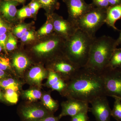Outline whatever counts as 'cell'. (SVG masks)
<instances>
[{"mask_svg": "<svg viewBox=\"0 0 121 121\" xmlns=\"http://www.w3.org/2000/svg\"><path fill=\"white\" fill-rule=\"evenodd\" d=\"M41 5L37 1H33L30 3L29 7L32 14H34L36 13L40 8Z\"/></svg>", "mask_w": 121, "mask_h": 121, "instance_id": "obj_33", "label": "cell"}, {"mask_svg": "<svg viewBox=\"0 0 121 121\" xmlns=\"http://www.w3.org/2000/svg\"><path fill=\"white\" fill-rule=\"evenodd\" d=\"M107 68L109 69H121V48L115 50L111 56Z\"/></svg>", "mask_w": 121, "mask_h": 121, "instance_id": "obj_17", "label": "cell"}, {"mask_svg": "<svg viewBox=\"0 0 121 121\" xmlns=\"http://www.w3.org/2000/svg\"><path fill=\"white\" fill-rule=\"evenodd\" d=\"M24 95L27 99L31 101H35L41 97V91L36 89H32L25 91Z\"/></svg>", "mask_w": 121, "mask_h": 121, "instance_id": "obj_21", "label": "cell"}, {"mask_svg": "<svg viewBox=\"0 0 121 121\" xmlns=\"http://www.w3.org/2000/svg\"><path fill=\"white\" fill-rule=\"evenodd\" d=\"M121 18V4L107 8L105 23L115 30H118L115 26L117 21Z\"/></svg>", "mask_w": 121, "mask_h": 121, "instance_id": "obj_13", "label": "cell"}, {"mask_svg": "<svg viewBox=\"0 0 121 121\" xmlns=\"http://www.w3.org/2000/svg\"><path fill=\"white\" fill-rule=\"evenodd\" d=\"M67 2L69 21L75 25L83 16L93 8L91 5L87 4L83 0H68Z\"/></svg>", "mask_w": 121, "mask_h": 121, "instance_id": "obj_10", "label": "cell"}, {"mask_svg": "<svg viewBox=\"0 0 121 121\" xmlns=\"http://www.w3.org/2000/svg\"><path fill=\"white\" fill-rule=\"evenodd\" d=\"M20 115L23 121H39L53 113L41 107L30 105L21 109Z\"/></svg>", "mask_w": 121, "mask_h": 121, "instance_id": "obj_8", "label": "cell"}, {"mask_svg": "<svg viewBox=\"0 0 121 121\" xmlns=\"http://www.w3.org/2000/svg\"><path fill=\"white\" fill-rule=\"evenodd\" d=\"M28 59L24 55L19 54L15 55L13 60V64L16 69L19 72H22L29 65Z\"/></svg>", "mask_w": 121, "mask_h": 121, "instance_id": "obj_16", "label": "cell"}, {"mask_svg": "<svg viewBox=\"0 0 121 121\" xmlns=\"http://www.w3.org/2000/svg\"><path fill=\"white\" fill-rule=\"evenodd\" d=\"M7 37L6 34L0 36V45L5 51H6V45L7 41Z\"/></svg>", "mask_w": 121, "mask_h": 121, "instance_id": "obj_34", "label": "cell"}, {"mask_svg": "<svg viewBox=\"0 0 121 121\" xmlns=\"http://www.w3.org/2000/svg\"><path fill=\"white\" fill-rule=\"evenodd\" d=\"M66 83L64 80L61 78L58 81L51 87L52 90L57 91L59 92H62L66 87Z\"/></svg>", "mask_w": 121, "mask_h": 121, "instance_id": "obj_25", "label": "cell"}, {"mask_svg": "<svg viewBox=\"0 0 121 121\" xmlns=\"http://www.w3.org/2000/svg\"><path fill=\"white\" fill-rule=\"evenodd\" d=\"M61 78V77L53 71H50L48 74V78L47 82V84L48 86L51 87L52 85L58 81Z\"/></svg>", "mask_w": 121, "mask_h": 121, "instance_id": "obj_23", "label": "cell"}, {"mask_svg": "<svg viewBox=\"0 0 121 121\" xmlns=\"http://www.w3.org/2000/svg\"><path fill=\"white\" fill-rule=\"evenodd\" d=\"M109 5L111 6L121 4V0H108Z\"/></svg>", "mask_w": 121, "mask_h": 121, "instance_id": "obj_38", "label": "cell"}, {"mask_svg": "<svg viewBox=\"0 0 121 121\" xmlns=\"http://www.w3.org/2000/svg\"><path fill=\"white\" fill-rule=\"evenodd\" d=\"M10 64L9 58L5 56L0 57V70H5L10 68Z\"/></svg>", "mask_w": 121, "mask_h": 121, "instance_id": "obj_29", "label": "cell"}, {"mask_svg": "<svg viewBox=\"0 0 121 121\" xmlns=\"http://www.w3.org/2000/svg\"><path fill=\"white\" fill-rule=\"evenodd\" d=\"M40 5L47 8L51 9L56 3L57 0H37Z\"/></svg>", "mask_w": 121, "mask_h": 121, "instance_id": "obj_30", "label": "cell"}, {"mask_svg": "<svg viewBox=\"0 0 121 121\" xmlns=\"http://www.w3.org/2000/svg\"><path fill=\"white\" fill-rule=\"evenodd\" d=\"M59 37L50 39L35 46L33 49L36 52L40 54H45L55 52L58 49L61 44V40Z\"/></svg>", "mask_w": 121, "mask_h": 121, "instance_id": "obj_12", "label": "cell"}, {"mask_svg": "<svg viewBox=\"0 0 121 121\" xmlns=\"http://www.w3.org/2000/svg\"><path fill=\"white\" fill-rule=\"evenodd\" d=\"M95 38L80 29L67 40L66 56L80 68L84 67L89 59L91 47Z\"/></svg>", "mask_w": 121, "mask_h": 121, "instance_id": "obj_3", "label": "cell"}, {"mask_svg": "<svg viewBox=\"0 0 121 121\" xmlns=\"http://www.w3.org/2000/svg\"><path fill=\"white\" fill-rule=\"evenodd\" d=\"M118 99H119V98H118Z\"/></svg>", "mask_w": 121, "mask_h": 121, "instance_id": "obj_44", "label": "cell"}, {"mask_svg": "<svg viewBox=\"0 0 121 121\" xmlns=\"http://www.w3.org/2000/svg\"><path fill=\"white\" fill-rule=\"evenodd\" d=\"M102 74L106 96L121 99V69L107 68Z\"/></svg>", "mask_w": 121, "mask_h": 121, "instance_id": "obj_5", "label": "cell"}, {"mask_svg": "<svg viewBox=\"0 0 121 121\" xmlns=\"http://www.w3.org/2000/svg\"><path fill=\"white\" fill-rule=\"evenodd\" d=\"M43 103L46 109L52 113L56 111L58 107V105L56 101L52 99L49 94H45L42 98Z\"/></svg>", "mask_w": 121, "mask_h": 121, "instance_id": "obj_18", "label": "cell"}, {"mask_svg": "<svg viewBox=\"0 0 121 121\" xmlns=\"http://www.w3.org/2000/svg\"><path fill=\"white\" fill-rule=\"evenodd\" d=\"M116 42L118 46V45L121 44V30L120 32V34L118 38L116 40Z\"/></svg>", "mask_w": 121, "mask_h": 121, "instance_id": "obj_39", "label": "cell"}, {"mask_svg": "<svg viewBox=\"0 0 121 121\" xmlns=\"http://www.w3.org/2000/svg\"><path fill=\"white\" fill-rule=\"evenodd\" d=\"M5 76V73L4 71L0 70V80H1L2 78H4Z\"/></svg>", "mask_w": 121, "mask_h": 121, "instance_id": "obj_40", "label": "cell"}, {"mask_svg": "<svg viewBox=\"0 0 121 121\" xmlns=\"http://www.w3.org/2000/svg\"><path fill=\"white\" fill-rule=\"evenodd\" d=\"M27 31V27L23 25H19L14 29L15 35L18 38H21Z\"/></svg>", "mask_w": 121, "mask_h": 121, "instance_id": "obj_28", "label": "cell"}, {"mask_svg": "<svg viewBox=\"0 0 121 121\" xmlns=\"http://www.w3.org/2000/svg\"><path fill=\"white\" fill-rule=\"evenodd\" d=\"M54 29L53 22H50L42 27L39 30L38 33L40 35H47L51 33Z\"/></svg>", "mask_w": 121, "mask_h": 121, "instance_id": "obj_24", "label": "cell"}, {"mask_svg": "<svg viewBox=\"0 0 121 121\" xmlns=\"http://www.w3.org/2000/svg\"><path fill=\"white\" fill-rule=\"evenodd\" d=\"M2 99V93H1V91L0 89V99Z\"/></svg>", "mask_w": 121, "mask_h": 121, "instance_id": "obj_42", "label": "cell"}, {"mask_svg": "<svg viewBox=\"0 0 121 121\" xmlns=\"http://www.w3.org/2000/svg\"><path fill=\"white\" fill-rule=\"evenodd\" d=\"M0 86L6 90L12 89L16 91L19 89L18 83L11 78L0 80Z\"/></svg>", "mask_w": 121, "mask_h": 121, "instance_id": "obj_19", "label": "cell"}, {"mask_svg": "<svg viewBox=\"0 0 121 121\" xmlns=\"http://www.w3.org/2000/svg\"><path fill=\"white\" fill-rule=\"evenodd\" d=\"M93 1L98 8H100L107 9L109 5L108 0H93Z\"/></svg>", "mask_w": 121, "mask_h": 121, "instance_id": "obj_31", "label": "cell"}, {"mask_svg": "<svg viewBox=\"0 0 121 121\" xmlns=\"http://www.w3.org/2000/svg\"><path fill=\"white\" fill-rule=\"evenodd\" d=\"M114 98L115 100L113 108L111 110V117L117 121H121V100L118 98Z\"/></svg>", "mask_w": 121, "mask_h": 121, "instance_id": "obj_20", "label": "cell"}, {"mask_svg": "<svg viewBox=\"0 0 121 121\" xmlns=\"http://www.w3.org/2000/svg\"><path fill=\"white\" fill-rule=\"evenodd\" d=\"M116 40L104 35L96 38L91 47L89 59L84 67L102 73L107 69L113 52L117 48Z\"/></svg>", "mask_w": 121, "mask_h": 121, "instance_id": "obj_2", "label": "cell"}, {"mask_svg": "<svg viewBox=\"0 0 121 121\" xmlns=\"http://www.w3.org/2000/svg\"><path fill=\"white\" fill-rule=\"evenodd\" d=\"M107 9L93 8L84 14L76 22V25L80 29L92 38L105 23Z\"/></svg>", "mask_w": 121, "mask_h": 121, "instance_id": "obj_4", "label": "cell"}, {"mask_svg": "<svg viewBox=\"0 0 121 121\" xmlns=\"http://www.w3.org/2000/svg\"><path fill=\"white\" fill-rule=\"evenodd\" d=\"M18 17L20 19L30 17L32 15L30 8L28 7H24L17 12Z\"/></svg>", "mask_w": 121, "mask_h": 121, "instance_id": "obj_27", "label": "cell"}, {"mask_svg": "<svg viewBox=\"0 0 121 121\" xmlns=\"http://www.w3.org/2000/svg\"><path fill=\"white\" fill-rule=\"evenodd\" d=\"M60 119L59 117H55L53 114L39 121H59Z\"/></svg>", "mask_w": 121, "mask_h": 121, "instance_id": "obj_35", "label": "cell"}, {"mask_svg": "<svg viewBox=\"0 0 121 121\" xmlns=\"http://www.w3.org/2000/svg\"><path fill=\"white\" fill-rule=\"evenodd\" d=\"M4 97L8 102L12 104H16L18 100V95L17 91L12 90H6Z\"/></svg>", "mask_w": 121, "mask_h": 121, "instance_id": "obj_22", "label": "cell"}, {"mask_svg": "<svg viewBox=\"0 0 121 121\" xmlns=\"http://www.w3.org/2000/svg\"><path fill=\"white\" fill-rule=\"evenodd\" d=\"M66 84L63 92L68 99L90 103L97 98L106 96L102 73L87 67L80 68Z\"/></svg>", "mask_w": 121, "mask_h": 121, "instance_id": "obj_1", "label": "cell"}, {"mask_svg": "<svg viewBox=\"0 0 121 121\" xmlns=\"http://www.w3.org/2000/svg\"><path fill=\"white\" fill-rule=\"evenodd\" d=\"M17 2L6 1L0 4V11L5 17L9 19H13L17 13Z\"/></svg>", "mask_w": 121, "mask_h": 121, "instance_id": "obj_14", "label": "cell"}, {"mask_svg": "<svg viewBox=\"0 0 121 121\" xmlns=\"http://www.w3.org/2000/svg\"><path fill=\"white\" fill-rule=\"evenodd\" d=\"M6 1H14L20 3H23L24 2V0H6Z\"/></svg>", "mask_w": 121, "mask_h": 121, "instance_id": "obj_41", "label": "cell"}, {"mask_svg": "<svg viewBox=\"0 0 121 121\" xmlns=\"http://www.w3.org/2000/svg\"><path fill=\"white\" fill-rule=\"evenodd\" d=\"M2 50V47H1V46L0 45V52H1V50Z\"/></svg>", "mask_w": 121, "mask_h": 121, "instance_id": "obj_43", "label": "cell"}, {"mask_svg": "<svg viewBox=\"0 0 121 121\" xmlns=\"http://www.w3.org/2000/svg\"><path fill=\"white\" fill-rule=\"evenodd\" d=\"M47 76V73L39 66L32 68L29 72L28 78L31 82L37 84H41L42 80Z\"/></svg>", "mask_w": 121, "mask_h": 121, "instance_id": "obj_15", "label": "cell"}, {"mask_svg": "<svg viewBox=\"0 0 121 121\" xmlns=\"http://www.w3.org/2000/svg\"><path fill=\"white\" fill-rule=\"evenodd\" d=\"M89 104L86 102L73 99H68L61 104L62 112L58 116L60 119L66 116L74 117L89 110Z\"/></svg>", "mask_w": 121, "mask_h": 121, "instance_id": "obj_7", "label": "cell"}, {"mask_svg": "<svg viewBox=\"0 0 121 121\" xmlns=\"http://www.w3.org/2000/svg\"><path fill=\"white\" fill-rule=\"evenodd\" d=\"M89 117L87 115V112L82 113L80 114V118L78 121H88Z\"/></svg>", "mask_w": 121, "mask_h": 121, "instance_id": "obj_37", "label": "cell"}, {"mask_svg": "<svg viewBox=\"0 0 121 121\" xmlns=\"http://www.w3.org/2000/svg\"><path fill=\"white\" fill-rule=\"evenodd\" d=\"M53 24L55 31L67 39L73 35L78 29L73 23L59 17L55 18Z\"/></svg>", "mask_w": 121, "mask_h": 121, "instance_id": "obj_11", "label": "cell"}, {"mask_svg": "<svg viewBox=\"0 0 121 121\" xmlns=\"http://www.w3.org/2000/svg\"><path fill=\"white\" fill-rule=\"evenodd\" d=\"M89 111L92 113L97 121H110L111 109L106 96L99 97L91 102Z\"/></svg>", "mask_w": 121, "mask_h": 121, "instance_id": "obj_6", "label": "cell"}, {"mask_svg": "<svg viewBox=\"0 0 121 121\" xmlns=\"http://www.w3.org/2000/svg\"><path fill=\"white\" fill-rule=\"evenodd\" d=\"M7 26L0 18V36L5 34L7 32Z\"/></svg>", "mask_w": 121, "mask_h": 121, "instance_id": "obj_36", "label": "cell"}, {"mask_svg": "<svg viewBox=\"0 0 121 121\" xmlns=\"http://www.w3.org/2000/svg\"><path fill=\"white\" fill-rule=\"evenodd\" d=\"M53 71L58 74L62 78L63 77L64 79H68V80L76 73L80 68L67 57L66 58L61 59L56 61L53 65Z\"/></svg>", "mask_w": 121, "mask_h": 121, "instance_id": "obj_9", "label": "cell"}, {"mask_svg": "<svg viewBox=\"0 0 121 121\" xmlns=\"http://www.w3.org/2000/svg\"><path fill=\"white\" fill-rule=\"evenodd\" d=\"M17 45V41L16 39L13 36L10 34L6 43V50L9 51H11L14 50L16 47Z\"/></svg>", "mask_w": 121, "mask_h": 121, "instance_id": "obj_26", "label": "cell"}, {"mask_svg": "<svg viewBox=\"0 0 121 121\" xmlns=\"http://www.w3.org/2000/svg\"><path fill=\"white\" fill-rule=\"evenodd\" d=\"M35 38L34 33L31 31H27L23 36L21 38V39L23 42H26L33 40L35 39Z\"/></svg>", "mask_w": 121, "mask_h": 121, "instance_id": "obj_32", "label": "cell"}]
</instances>
